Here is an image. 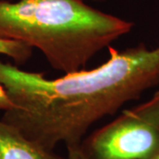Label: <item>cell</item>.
I'll list each match as a JSON object with an SVG mask.
<instances>
[{"instance_id": "1", "label": "cell", "mask_w": 159, "mask_h": 159, "mask_svg": "<svg viewBox=\"0 0 159 159\" xmlns=\"http://www.w3.org/2000/svg\"><path fill=\"white\" fill-rule=\"evenodd\" d=\"M109 54L97 68L54 80L0 59V84L13 103L1 120L50 151L59 143L80 145L94 123L159 85V46L140 43L124 51L109 46Z\"/></svg>"}, {"instance_id": "2", "label": "cell", "mask_w": 159, "mask_h": 159, "mask_svg": "<svg viewBox=\"0 0 159 159\" xmlns=\"http://www.w3.org/2000/svg\"><path fill=\"white\" fill-rule=\"evenodd\" d=\"M133 27L84 0H0V38L38 49L52 68L64 74L85 67Z\"/></svg>"}, {"instance_id": "3", "label": "cell", "mask_w": 159, "mask_h": 159, "mask_svg": "<svg viewBox=\"0 0 159 159\" xmlns=\"http://www.w3.org/2000/svg\"><path fill=\"white\" fill-rule=\"evenodd\" d=\"M86 159H150L159 152V90L80 143Z\"/></svg>"}, {"instance_id": "4", "label": "cell", "mask_w": 159, "mask_h": 159, "mask_svg": "<svg viewBox=\"0 0 159 159\" xmlns=\"http://www.w3.org/2000/svg\"><path fill=\"white\" fill-rule=\"evenodd\" d=\"M0 159H66L29 141L0 119Z\"/></svg>"}, {"instance_id": "5", "label": "cell", "mask_w": 159, "mask_h": 159, "mask_svg": "<svg viewBox=\"0 0 159 159\" xmlns=\"http://www.w3.org/2000/svg\"><path fill=\"white\" fill-rule=\"evenodd\" d=\"M33 48L22 42L0 38V55H5L21 65L32 56Z\"/></svg>"}, {"instance_id": "6", "label": "cell", "mask_w": 159, "mask_h": 159, "mask_svg": "<svg viewBox=\"0 0 159 159\" xmlns=\"http://www.w3.org/2000/svg\"><path fill=\"white\" fill-rule=\"evenodd\" d=\"M12 107H13V103L10 100L4 87L0 84V111H6Z\"/></svg>"}, {"instance_id": "7", "label": "cell", "mask_w": 159, "mask_h": 159, "mask_svg": "<svg viewBox=\"0 0 159 159\" xmlns=\"http://www.w3.org/2000/svg\"><path fill=\"white\" fill-rule=\"evenodd\" d=\"M80 145L67 147V157L66 159H86L80 149Z\"/></svg>"}, {"instance_id": "8", "label": "cell", "mask_w": 159, "mask_h": 159, "mask_svg": "<svg viewBox=\"0 0 159 159\" xmlns=\"http://www.w3.org/2000/svg\"><path fill=\"white\" fill-rule=\"evenodd\" d=\"M150 159H159V152L157 155H155L153 157H151Z\"/></svg>"}, {"instance_id": "9", "label": "cell", "mask_w": 159, "mask_h": 159, "mask_svg": "<svg viewBox=\"0 0 159 159\" xmlns=\"http://www.w3.org/2000/svg\"><path fill=\"white\" fill-rule=\"evenodd\" d=\"M94 1H103V0H94Z\"/></svg>"}]
</instances>
